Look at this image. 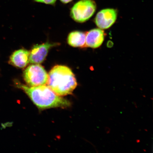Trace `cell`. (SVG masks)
<instances>
[{
  "mask_svg": "<svg viewBox=\"0 0 153 153\" xmlns=\"http://www.w3.org/2000/svg\"><path fill=\"white\" fill-rule=\"evenodd\" d=\"M17 87L23 91L40 109L66 108L71 106L67 99L57 95L48 86L45 85L29 87L17 82Z\"/></svg>",
  "mask_w": 153,
  "mask_h": 153,
  "instance_id": "1",
  "label": "cell"
},
{
  "mask_svg": "<svg viewBox=\"0 0 153 153\" xmlns=\"http://www.w3.org/2000/svg\"><path fill=\"white\" fill-rule=\"evenodd\" d=\"M48 86L57 95L65 96L71 94L77 83L75 76L68 67L56 65L48 74Z\"/></svg>",
  "mask_w": 153,
  "mask_h": 153,
  "instance_id": "2",
  "label": "cell"
},
{
  "mask_svg": "<svg viewBox=\"0 0 153 153\" xmlns=\"http://www.w3.org/2000/svg\"><path fill=\"white\" fill-rule=\"evenodd\" d=\"M96 8V4L93 0H81L72 7L71 16L76 22L83 23L92 16Z\"/></svg>",
  "mask_w": 153,
  "mask_h": 153,
  "instance_id": "3",
  "label": "cell"
},
{
  "mask_svg": "<svg viewBox=\"0 0 153 153\" xmlns=\"http://www.w3.org/2000/svg\"><path fill=\"white\" fill-rule=\"evenodd\" d=\"M23 77L28 86L36 87L47 84L48 74L43 66L34 64L28 67L24 71Z\"/></svg>",
  "mask_w": 153,
  "mask_h": 153,
  "instance_id": "4",
  "label": "cell"
},
{
  "mask_svg": "<svg viewBox=\"0 0 153 153\" xmlns=\"http://www.w3.org/2000/svg\"><path fill=\"white\" fill-rule=\"evenodd\" d=\"M117 16V11L116 9H103L97 13L95 19V22L101 29H107L115 22Z\"/></svg>",
  "mask_w": 153,
  "mask_h": 153,
  "instance_id": "5",
  "label": "cell"
},
{
  "mask_svg": "<svg viewBox=\"0 0 153 153\" xmlns=\"http://www.w3.org/2000/svg\"><path fill=\"white\" fill-rule=\"evenodd\" d=\"M56 45L47 42L34 46L30 53V62L34 64H41L45 60L50 49Z\"/></svg>",
  "mask_w": 153,
  "mask_h": 153,
  "instance_id": "6",
  "label": "cell"
},
{
  "mask_svg": "<svg viewBox=\"0 0 153 153\" xmlns=\"http://www.w3.org/2000/svg\"><path fill=\"white\" fill-rule=\"evenodd\" d=\"M105 34L104 30L95 28L86 32L85 47L97 48L100 47L104 41Z\"/></svg>",
  "mask_w": 153,
  "mask_h": 153,
  "instance_id": "7",
  "label": "cell"
},
{
  "mask_svg": "<svg viewBox=\"0 0 153 153\" xmlns=\"http://www.w3.org/2000/svg\"><path fill=\"white\" fill-rule=\"evenodd\" d=\"M30 53L29 51L25 49L15 51L10 57L9 62L17 68H25L30 62Z\"/></svg>",
  "mask_w": 153,
  "mask_h": 153,
  "instance_id": "8",
  "label": "cell"
},
{
  "mask_svg": "<svg viewBox=\"0 0 153 153\" xmlns=\"http://www.w3.org/2000/svg\"><path fill=\"white\" fill-rule=\"evenodd\" d=\"M86 33L79 31H73L68 36L69 45L74 47H85Z\"/></svg>",
  "mask_w": 153,
  "mask_h": 153,
  "instance_id": "9",
  "label": "cell"
},
{
  "mask_svg": "<svg viewBox=\"0 0 153 153\" xmlns=\"http://www.w3.org/2000/svg\"><path fill=\"white\" fill-rule=\"evenodd\" d=\"M37 2L43 3L47 4H53L56 2V0H34Z\"/></svg>",
  "mask_w": 153,
  "mask_h": 153,
  "instance_id": "10",
  "label": "cell"
},
{
  "mask_svg": "<svg viewBox=\"0 0 153 153\" xmlns=\"http://www.w3.org/2000/svg\"><path fill=\"white\" fill-rule=\"evenodd\" d=\"M73 0H60V1L62 2V3L65 4H67L70 3V2L72 1Z\"/></svg>",
  "mask_w": 153,
  "mask_h": 153,
  "instance_id": "11",
  "label": "cell"
}]
</instances>
